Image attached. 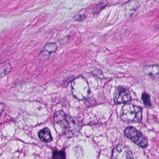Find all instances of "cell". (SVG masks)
Segmentation results:
<instances>
[{
  "label": "cell",
  "mask_w": 159,
  "mask_h": 159,
  "mask_svg": "<svg viewBox=\"0 0 159 159\" xmlns=\"http://www.w3.org/2000/svg\"><path fill=\"white\" fill-rule=\"evenodd\" d=\"M142 117V109L132 104L125 105L121 111V119L125 122H139L141 121Z\"/></svg>",
  "instance_id": "6da1fadb"
},
{
  "label": "cell",
  "mask_w": 159,
  "mask_h": 159,
  "mask_svg": "<svg viewBox=\"0 0 159 159\" xmlns=\"http://www.w3.org/2000/svg\"><path fill=\"white\" fill-rule=\"evenodd\" d=\"M71 92L79 100H83L88 97L90 93V87L87 80L82 77L73 80L71 84Z\"/></svg>",
  "instance_id": "7a4b0ae2"
},
{
  "label": "cell",
  "mask_w": 159,
  "mask_h": 159,
  "mask_svg": "<svg viewBox=\"0 0 159 159\" xmlns=\"http://www.w3.org/2000/svg\"><path fill=\"white\" fill-rule=\"evenodd\" d=\"M125 134L139 147L145 148L148 145L146 138L139 131L132 126L127 127L125 131Z\"/></svg>",
  "instance_id": "3957f363"
},
{
  "label": "cell",
  "mask_w": 159,
  "mask_h": 159,
  "mask_svg": "<svg viewBox=\"0 0 159 159\" xmlns=\"http://www.w3.org/2000/svg\"><path fill=\"white\" fill-rule=\"evenodd\" d=\"M112 159H133V154L127 146L123 144H119L113 149Z\"/></svg>",
  "instance_id": "277c9868"
},
{
  "label": "cell",
  "mask_w": 159,
  "mask_h": 159,
  "mask_svg": "<svg viewBox=\"0 0 159 159\" xmlns=\"http://www.w3.org/2000/svg\"><path fill=\"white\" fill-rule=\"evenodd\" d=\"M131 99L130 91L127 88L119 86L117 88L114 95V101L116 104L127 103Z\"/></svg>",
  "instance_id": "5b68a950"
},
{
  "label": "cell",
  "mask_w": 159,
  "mask_h": 159,
  "mask_svg": "<svg viewBox=\"0 0 159 159\" xmlns=\"http://www.w3.org/2000/svg\"><path fill=\"white\" fill-rule=\"evenodd\" d=\"M80 122L76 119H71L65 128V134L68 137L71 138L78 134L80 129Z\"/></svg>",
  "instance_id": "8992f818"
},
{
  "label": "cell",
  "mask_w": 159,
  "mask_h": 159,
  "mask_svg": "<svg viewBox=\"0 0 159 159\" xmlns=\"http://www.w3.org/2000/svg\"><path fill=\"white\" fill-rule=\"evenodd\" d=\"M57 49V45L55 43L50 42L46 43L39 55V60L43 61L47 60L50 55L55 52Z\"/></svg>",
  "instance_id": "52a82bcc"
},
{
  "label": "cell",
  "mask_w": 159,
  "mask_h": 159,
  "mask_svg": "<svg viewBox=\"0 0 159 159\" xmlns=\"http://www.w3.org/2000/svg\"><path fill=\"white\" fill-rule=\"evenodd\" d=\"M71 118L62 111H57L54 117L55 121L60 125L62 127L66 128L68 124L71 120Z\"/></svg>",
  "instance_id": "ba28073f"
},
{
  "label": "cell",
  "mask_w": 159,
  "mask_h": 159,
  "mask_svg": "<svg viewBox=\"0 0 159 159\" xmlns=\"http://www.w3.org/2000/svg\"><path fill=\"white\" fill-rule=\"evenodd\" d=\"M39 137L42 141L45 142H50L52 140V137L51 131L48 128H43L40 131Z\"/></svg>",
  "instance_id": "9c48e42d"
},
{
  "label": "cell",
  "mask_w": 159,
  "mask_h": 159,
  "mask_svg": "<svg viewBox=\"0 0 159 159\" xmlns=\"http://www.w3.org/2000/svg\"><path fill=\"white\" fill-rule=\"evenodd\" d=\"M12 69L11 65L9 60H5L1 64L0 75L2 77L9 74Z\"/></svg>",
  "instance_id": "30bf717a"
},
{
  "label": "cell",
  "mask_w": 159,
  "mask_h": 159,
  "mask_svg": "<svg viewBox=\"0 0 159 159\" xmlns=\"http://www.w3.org/2000/svg\"><path fill=\"white\" fill-rule=\"evenodd\" d=\"M145 72L152 78H155L159 75V66L154 65L148 66L145 68Z\"/></svg>",
  "instance_id": "8fae6325"
},
{
  "label": "cell",
  "mask_w": 159,
  "mask_h": 159,
  "mask_svg": "<svg viewBox=\"0 0 159 159\" xmlns=\"http://www.w3.org/2000/svg\"><path fill=\"white\" fill-rule=\"evenodd\" d=\"M142 99L143 100L144 104L146 106L150 107L151 106V102L150 97L149 95L147 93H144L142 95Z\"/></svg>",
  "instance_id": "7c38bea8"
},
{
  "label": "cell",
  "mask_w": 159,
  "mask_h": 159,
  "mask_svg": "<svg viewBox=\"0 0 159 159\" xmlns=\"http://www.w3.org/2000/svg\"><path fill=\"white\" fill-rule=\"evenodd\" d=\"M107 4V2L102 1L98 3L94 8H93V11L95 13H98L100 11L104 9L106 5Z\"/></svg>",
  "instance_id": "4fadbf2b"
},
{
  "label": "cell",
  "mask_w": 159,
  "mask_h": 159,
  "mask_svg": "<svg viewBox=\"0 0 159 159\" xmlns=\"http://www.w3.org/2000/svg\"><path fill=\"white\" fill-rule=\"evenodd\" d=\"M53 157L55 159H65V154L64 152H53Z\"/></svg>",
  "instance_id": "5bb4252c"
},
{
  "label": "cell",
  "mask_w": 159,
  "mask_h": 159,
  "mask_svg": "<svg viewBox=\"0 0 159 159\" xmlns=\"http://www.w3.org/2000/svg\"><path fill=\"white\" fill-rule=\"evenodd\" d=\"M86 19V16L84 15L78 14L74 17L75 21L77 22H82Z\"/></svg>",
  "instance_id": "9a60e30c"
},
{
  "label": "cell",
  "mask_w": 159,
  "mask_h": 159,
  "mask_svg": "<svg viewBox=\"0 0 159 159\" xmlns=\"http://www.w3.org/2000/svg\"><path fill=\"white\" fill-rule=\"evenodd\" d=\"M93 74L94 76L98 77V78H100V79H104V77L103 76V73H102L101 70L98 69H96L93 71Z\"/></svg>",
  "instance_id": "2e32d148"
}]
</instances>
